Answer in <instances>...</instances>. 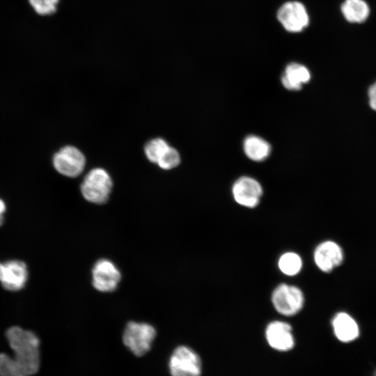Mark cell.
Instances as JSON below:
<instances>
[{
  "label": "cell",
  "instance_id": "cell-14",
  "mask_svg": "<svg viewBox=\"0 0 376 376\" xmlns=\"http://www.w3.org/2000/svg\"><path fill=\"white\" fill-rule=\"evenodd\" d=\"M310 79L309 70L304 65L297 63H289L281 77L283 86L291 91L300 90L302 85L308 83Z\"/></svg>",
  "mask_w": 376,
  "mask_h": 376
},
{
  "label": "cell",
  "instance_id": "cell-6",
  "mask_svg": "<svg viewBox=\"0 0 376 376\" xmlns=\"http://www.w3.org/2000/svg\"><path fill=\"white\" fill-rule=\"evenodd\" d=\"M169 370L172 376H200L201 363L198 354L187 346L175 349L169 360Z\"/></svg>",
  "mask_w": 376,
  "mask_h": 376
},
{
  "label": "cell",
  "instance_id": "cell-19",
  "mask_svg": "<svg viewBox=\"0 0 376 376\" xmlns=\"http://www.w3.org/2000/svg\"><path fill=\"white\" fill-rule=\"evenodd\" d=\"M36 13L46 16L54 13L59 0H28Z\"/></svg>",
  "mask_w": 376,
  "mask_h": 376
},
{
  "label": "cell",
  "instance_id": "cell-8",
  "mask_svg": "<svg viewBox=\"0 0 376 376\" xmlns=\"http://www.w3.org/2000/svg\"><path fill=\"white\" fill-rule=\"evenodd\" d=\"M277 19L288 31L297 33L309 24V15L304 5L291 1L283 3L277 11Z\"/></svg>",
  "mask_w": 376,
  "mask_h": 376
},
{
  "label": "cell",
  "instance_id": "cell-18",
  "mask_svg": "<svg viewBox=\"0 0 376 376\" xmlns=\"http://www.w3.org/2000/svg\"><path fill=\"white\" fill-rule=\"evenodd\" d=\"M169 147V144L164 139L162 138L152 139L145 145V155L150 162L157 164Z\"/></svg>",
  "mask_w": 376,
  "mask_h": 376
},
{
  "label": "cell",
  "instance_id": "cell-5",
  "mask_svg": "<svg viewBox=\"0 0 376 376\" xmlns=\"http://www.w3.org/2000/svg\"><path fill=\"white\" fill-rule=\"evenodd\" d=\"M91 279L92 285L96 290L102 293H109L117 289L122 275L112 260L100 258L92 267Z\"/></svg>",
  "mask_w": 376,
  "mask_h": 376
},
{
  "label": "cell",
  "instance_id": "cell-12",
  "mask_svg": "<svg viewBox=\"0 0 376 376\" xmlns=\"http://www.w3.org/2000/svg\"><path fill=\"white\" fill-rule=\"evenodd\" d=\"M265 337L269 345L279 351L290 350L295 345L292 327L286 322H269L265 329Z\"/></svg>",
  "mask_w": 376,
  "mask_h": 376
},
{
  "label": "cell",
  "instance_id": "cell-16",
  "mask_svg": "<svg viewBox=\"0 0 376 376\" xmlns=\"http://www.w3.org/2000/svg\"><path fill=\"white\" fill-rule=\"evenodd\" d=\"M244 150L251 160L260 162L265 160L271 151L270 145L263 139L257 136H249L244 141Z\"/></svg>",
  "mask_w": 376,
  "mask_h": 376
},
{
  "label": "cell",
  "instance_id": "cell-9",
  "mask_svg": "<svg viewBox=\"0 0 376 376\" xmlns=\"http://www.w3.org/2000/svg\"><path fill=\"white\" fill-rule=\"evenodd\" d=\"M313 260L321 272L329 273L343 263L344 253L338 243L332 240H325L315 247Z\"/></svg>",
  "mask_w": 376,
  "mask_h": 376
},
{
  "label": "cell",
  "instance_id": "cell-23",
  "mask_svg": "<svg viewBox=\"0 0 376 376\" xmlns=\"http://www.w3.org/2000/svg\"><path fill=\"white\" fill-rule=\"evenodd\" d=\"M373 376H376V370L374 372Z\"/></svg>",
  "mask_w": 376,
  "mask_h": 376
},
{
  "label": "cell",
  "instance_id": "cell-3",
  "mask_svg": "<svg viewBox=\"0 0 376 376\" xmlns=\"http://www.w3.org/2000/svg\"><path fill=\"white\" fill-rule=\"evenodd\" d=\"M156 335L152 324L130 321L125 327L123 342L135 356L141 357L150 350Z\"/></svg>",
  "mask_w": 376,
  "mask_h": 376
},
{
  "label": "cell",
  "instance_id": "cell-22",
  "mask_svg": "<svg viewBox=\"0 0 376 376\" xmlns=\"http://www.w3.org/2000/svg\"><path fill=\"white\" fill-rule=\"evenodd\" d=\"M6 205L4 202L0 199V226L3 224V213L5 212Z\"/></svg>",
  "mask_w": 376,
  "mask_h": 376
},
{
  "label": "cell",
  "instance_id": "cell-11",
  "mask_svg": "<svg viewBox=\"0 0 376 376\" xmlns=\"http://www.w3.org/2000/svg\"><path fill=\"white\" fill-rule=\"evenodd\" d=\"M232 194L235 201L240 205L253 208L263 195L260 184L250 177H241L233 185Z\"/></svg>",
  "mask_w": 376,
  "mask_h": 376
},
{
  "label": "cell",
  "instance_id": "cell-21",
  "mask_svg": "<svg viewBox=\"0 0 376 376\" xmlns=\"http://www.w3.org/2000/svg\"><path fill=\"white\" fill-rule=\"evenodd\" d=\"M368 96L370 107L376 111V82L369 88Z\"/></svg>",
  "mask_w": 376,
  "mask_h": 376
},
{
  "label": "cell",
  "instance_id": "cell-1",
  "mask_svg": "<svg viewBox=\"0 0 376 376\" xmlns=\"http://www.w3.org/2000/svg\"><path fill=\"white\" fill-rule=\"evenodd\" d=\"M6 336L14 357L8 362L15 376H31L40 368V340L36 334L19 327L8 329Z\"/></svg>",
  "mask_w": 376,
  "mask_h": 376
},
{
  "label": "cell",
  "instance_id": "cell-20",
  "mask_svg": "<svg viewBox=\"0 0 376 376\" xmlns=\"http://www.w3.org/2000/svg\"><path fill=\"white\" fill-rule=\"evenodd\" d=\"M180 162V156L176 149L169 146L157 162L164 170H170L176 167Z\"/></svg>",
  "mask_w": 376,
  "mask_h": 376
},
{
  "label": "cell",
  "instance_id": "cell-17",
  "mask_svg": "<svg viewBox=\"0 0 376 376\" xmlns=\"http://www.w3.org/2000/svg\"><path fill=\"white\" fill-rule=\"evenodd\" d=\"M303 267L301 256L293 251L283 253L278 260V267L285 275L293 276L298 274Z\"/></svg>",
  "mask_w": 376,
  "mask_h": 376
},
{
  "label": "cell",
  "instance_id": "cell-4",
  "mask_svg": "<svg viewBox=\"0 0 376 376\" xmlns=\"http://www.w3.org/2000/svg\"><path fill=\"white\" fill-rule=\"evenodd\" d=\"M272 304L284 316H293L301 311L305 302L303 291L297 285L282 283L272 291Z\"/></svg>",
  "mask_w": 376,
  "mask_h": 376
},
{
  "label": "cell",
  "instance_id": "cell-7",
  "mask_svg": "<svg viewBox=\"0 0 376 376\" xmlns=\"http://www.w3.org/2000/svg\"><path fill=\"white\" fill-rule=\"evenodd\" d=\"M54 169L61 175L69 178L79 176L84 169V155L75 146H65L53 157Z\"/></svg>",
  "mask_w": 376,
  "mask_h": 376
},
{
  "label": "cell",
  "instance_id": "cell-13",
  "mask_svg": "<svg viewBox=\"0 0 376 376\" xmlns=\"http://www.w3.org/2000/svg\"><path fill=\"white\" fill-rule=\"evenodd\" d=\"M334 335L340 341L349 343L359 335V327L356 320L345 312L336 313L332 319Z\"/></svg>",
  "mask_w": 376,
  "mask_h": 376
},
{
  "label": "cell",
  "instance_id": "cell-2",
  "mask_svg": "<svg viewBox=\"0 0 376 376\" xmlns=\"http://www.w3.org/2000/svg\"><path fill=\"white\" fill-rule=\"evenodd\" d=\"M112 188V179L102 168L91 169L86 175L80 186L84 198L96 205H103L109 201Z\"/></svg>",
  "mask_w": 376,
  "mask_h": 376
},
{
  "label": "cell",
  "instance_id": "cell-10",
  "mask_svg": "<svg viewBox=\"0 0 376 376\" xmlns=\"http://www.w3.org/2000/svg\"><path fill=\"white\" fill-rule=\"evenodd\" d=\"M26 265L19 260L0 263V283L7 290L17 291L22 289L28 280Z\"/></svg>",
  "mask_w": 376,
  "mask_h": 376
},
{
  "label": "cell",
  "instance_id": "cell-15",
  "mask_svg": "<svg viewBox=\"0 0 376 376\" xmlns=\"http://www.w3.org/2000/svg\"><path fill=\"white\" fill-rule=\"evenodd\" d=\"M340 11L348 22L362 23L369 17L370 10L365 0H345Z\"/></svg>",
  "mask_w": 376,
  "mask_h": 376
}]
</instances>
